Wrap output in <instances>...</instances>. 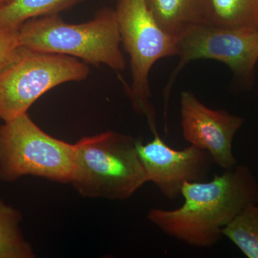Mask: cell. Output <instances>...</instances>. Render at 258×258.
Instances as JSON below:
<instances>
[{
  "label": "cell",
  "instance_id": "5b68a950",
  "mask_svg": "<svg viewBox=\"0 0 258 258\" xmlns=\"http://www.w3.org/2000/svg\"><path fill=\"white\" fill-rule=\"evenodd\" d=\"M74 155V144L44 132L28 113L0 125V181L33 176L70 183Z\"/></svg>",
  "mask_w": 258,
  "mask_h": 258
},
{
  "label": "cell",
  "instance_id": "2e32d148",
  "mask_svg": "<svg viewBox=\"0 0 258 258\" xmlns=\"http://www.w3.org/2000/svg\"><path fill=\"white\" fill-rule=\"evenodd\" d=\"M11 0H0V8H3L5 5L8 4Z\"/></svg>",
  "mask_w": 258,
  "mask_h": 258
},
{
  "label": "cell",
  "instance_id": "7a4b0ae2",
  "mask_svg": "<svg viewBox=\"0 0 258 258\" xmlns=\"http://www.w3.org/2000/svg\"><path fill=\"white\" fill-rule=\"evenodd\" d=\"M131 136L108 131L74 144L70 183L83 197L123 200L148 181L147 171Z\"/></svg>",
  "mask_w": 258,
  "mask_h": 258
},
{
  "label": "cell",
  "instance_id": "6da1fadb",
  "mask_svg": "<svg viewBox=\"0 0 258 258\" xmlns=\"http://www.w3.org/2000/svg\"><path fill=\"white\" fill-rule=\"evenodd\" d=\"M184 202L174 210L151 209L147 217L166 235L188 245L210 247L238 214L258 204V182L244 165H236L208 181L186 182Z\"/></svg>",
  "mask_w": 258,
  "mask_h": 258
},
{
  "label": "cell",
  "instance_id": "9a60e30c",
  "mask_svg": "<svg viewBox=\"0 0 258 258\" xmlns=\"http://www.w3.org/2000/svg\"><path fill=\"white\" fill-rule=\"evenodd\" d=\"M20 45L19 30L0 28V70Z\"/></svg>",
  "mask_w": 258,
  "mask_h": 258
},
{
  "label": "cell",
  "instance_id": "52a82bcc",
  "mask_svg": "<svg viewBox=\"0 0 258 258\" xmlns=\"http://www.w3.org/2000/svg\"><path fill=\"white\" fill-rule=\"evenodd\" d=\"M176 40V56L180 60L164 89L165 111L176 76L191 61H220L242 77L251 76L258 62V30H234L197 23L185 29Z\"/></svg>",
  "mask_w": 258,
  "mask_h": 258
},
{
  "label": "cell",
  "instance_id": "3957f363",
  "mask_svg": "<svg viewBox=\"0 0 258 258\" xmlns=\"http://www.w3.org/2000/svg\"><path fill=\"white\" fill-rule=\"evenodd\" d=\"M21 46L71 56L85 63L123 71L126 62L115 10L103 7L86 23H66L59 15L28 20L19 29Z\"/></svg>",
  "mask_w": 258,
  "mask_h": 258
},
{
  "label": "cell",
  "instance_id": "4fadbf2b",
  "mask_svg": "<svg viewBox=\"0 0 258 258\" xmlns=\"http://www.w3.org/2000/svg\"><path fill=\"white\" fill-rule=\"evenodd\" d=\"M23 215L0 199V258H33V249L24 238L20 225Z\"/></svg>",
  "mask_w": 258,
  "mask_h": 258
},
{
  "label": "cell",
  "instance_id": "5bb4252c",
  "mask_svg": "<svg viewBox=\"0 0 258 258\" xmlns=\"http://www.w3.org/2000/svg\"><path fill=\"white\" fill-rule=\"evenodd\" d=\"M249 258H258V204L244 209L222 231Z\"/></svg>",
  "mask_w": 258,
  "mask_h": 258
},
{
  "label": "cell",
  "instance_id": "ba28073f",
  "mask_svg": "<svg viewBox=\"0 0 258 258\" xmlns=\"http://www.w3.org/2000/svg\"><path fill=\"white\" fill-rule=\"evenodd\" d=\"M136 146L148 181L169 200L181 195L185 183L206 179L213 164L207 151L192 145L176 150L168 146L159 134L145 144L137 140Z\"/></svg>",
  "mask_w": 258,
  "mask_h": 258
},
{
  "label": "cell",
  "instance_id": "8fae6325",
  "mask_svg": "<svg viewBox=\"0 0 258 258\" xmlns=\"http://www.w3.org/2000/svg\"><path fill=\"white\" fill-rule=\"evenodd\" d=\"M159 27L176 38L185 29L203 20L205 0H146Z\"/></svg>",
  "mask_w": 258,
  "mask_h": 258
},
{
  "label": "cell",
  "instance_id": "30bf717a",
  "mask_svg": "<svg viewBox=\"0 0 258 258\" xmlns=\"http://www.w3.org/2000/svg\"><path fill=\"white\" fill-rule=\"evenodd\" d=\"M234 30H258V0H205L203 23Z\"/></svg>",
  "mask_w": 258,
  "mask_h": 258
},
{
  "label": "cell",
  "instance_id": "8992f818",
  "mask_svg": "<svg viewBox=\"0 0 258 258\" xmlns=\"http://www.w3.org/2000/svg\"><path fill=\"white\" fill-rule=\"evenodd\" d=\"M89 73L88 64L75 57L20 45L0 70V118L6 121L28 113L47 91L83 81Z\"/></svg>",
  "mask_w": 258,
  "mask_h": 258
},
{
  "label": "cell",
  "instance_id": "7c38bea8",
  "mask_svg": "<svg viewBox=\"0 0 258 258\" xmlns=\"http://www.w3.org/2000/svg\"><path fill=\"white\" fill-rule=\"evenodd\" d=\"M84 0H11L0 8V28L19 30L32 18L59 15Z\"/></svg>",
  "mask_w": 258,
  "mask_h": 258
},
{
  "label": "cell",
  "instance_id": "277c9868",
  "mask_svg": "<svg viewBox=\"0 0 258 258\" xmlns=\"http://www.w3.org/2000/svg\"><path fill=\"white\" fill-rule=\"evenodd\" d=\"M114 10L121 43L130 60L132 82L127 93L134 110L147 118L156 135L149 74L158 60L177 55L176 40L159 27L146 0H118Z\"/></svg>",
  "mask_w": 258,
  "mask_h": 258
},
{
  "label": "cell",
  "instance_id": "9c48e42d",
  "mask_svg": "<svg viewBox=\"0 0 258 258\" xmlns=\"http://www.w3.org/2000/svg\"><path fill=\"white\" fill-rule=\"evenodd\" d=\"M181 115L183 136L190 145L207 151L213 164L222 169L237 165L232 142L243 118L208 108L190 91L181 93Z\"/></svg>",
  "mask_w": 258,
  "mask_h": 258
}]
</instances>
